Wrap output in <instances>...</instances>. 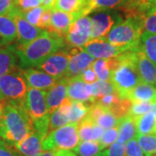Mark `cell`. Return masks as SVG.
I'll list each match as a JSON object with an SVG mask.
<instances>
[{"label":"cell","instance_id":"obj_9","mask_svg":"<svg viewBox=\"0 0 156 156\" xmlns=\"http://www.w3.org/2000/svg\"><path fill=\"white\" fill-rule=\"evenodd\" d=\"M91 22L89 15L81 16L74 20L64 37V42L71 47L83 48L90 40Z\"/></svg>","mask_w":156,"mask_h":156},{"label":"cell","instance_id":"obj_8","mask_svg":"<svg viewBox=\"0 0 156 156\" xmlns=\"http://www.w3.org/2000/svg\"><path fill=\"white\" fill-rule=\"evenodd\" d=\"M91 22L90 40L104 38L117 23L123 20L115 9H96L89 14Z\"/></svg>","mask_w":156,"mask_h":156},{"label":"cell","instance_id":"obj_4","mask_svg":"<svg viewBox=\"0 0 156 156\" xmlns=\"http://www.w3.org/2000/svg\"><path fill=\"white\" fill-rule=\"evenodd\" d=\"M23 108L32 122L34 131L46 136L50 130V114L46 102V91L28 88Z\"/></svg>","mask_w":156,"mask_h":156},{"label":"cell","instance_id":"obj_30","mask_svg":"<svg viewBox=\"0 0 156 156\" xmlns=\"http://www.w3.org/2000/svg\"><path fill=\"white\" fill-rule=\"evenodd\" d=\"M136 140L146 156H153L156 154V134H137Z\"/></svg>","mask_w":156,"mask_h":156},{"label":"cell","instance_id":"obj_41","mask_svg":"<svg viewBox=\"0 0 156 156\" xmlns=\"http://www.w3.org/2000/svg\"><path fill=\"white\" fill-rule=\"evenodd\" d=\"M125 152L126 156H146L135 138L125 143Z\"/></svg>","mask_w":156,"mask_h":156},{"label":"cell","instance_id":"obj_51","mask_svg":"<svg viewBox=\"0 0 156 156\" xmlns=\"http://www.w3.org/2000/svg\"><path fill=\"white\" fill-rule=\"evenodd\" d=\"M5 106V104H3V103H1L0 102V117H1V114H2V111H3V108Z\"/></svg>","mask_w":156,"mask_h":156},{"label":"cell","instance_id":"obj_49","mask_svg":"<svg viewBox=\"0 0 156 156\" xmlns=\"http://www.w3.org/2000/svg\"><path fill=\"white\" fill-rule=\"evenodd\" d=\"M38 156H56L55 151H44Z\"/></svg>","mask_w":156,"mask_h":156},{"label":"cell","instance_id":"obj_40","mask_svg":"<svg viewBox=\"0 0 156 156\" xmlns=\"http://www.w3.org/2000/svg\"><path fill=\"white\" fill-rule=\"evenodd\" d=\"M44 7L45 6L44 5L37 6V7L33 8V9H31L30 11L23 12V15L29 23H30L31 24H33V25L37 27L40 17H41V15L43 13Z\"/></svg>","mask_w":156,"mask_h":156},{"label":"cell","instance_id":"obj_32","mask_svg":"<svg viewBox=\"0 0 156 156\" xmlns=\"http://www.w3.org/2000/svg\"><path fill=\"white\" fill-rule=\"evenodd\" d=\"M89 105L82 101H73L69 114V122L79 123L89 112Z\"/></svg>","mask_w":156,"mask_h":156},{"label":"cell","instance_id":"obj_24","mask_svg":"<svg viewBox=\"0 0 156 156\" xmlns=\"http://www.w3.org/2000/svg\"><path fill=\"white\" fill-rule=\"evenodd\" d=\"M17 38V28L8 15H0V47L9 46Z\"/></svg>","mask_w":156,"mask_h":156},{"label":"cell","instance_id":"obj_42","mask_svg":"<svg viewBox=\"0 0 156 156\" xmlns=\"http://www.w3.org/2000/svg\"><path fill=\"white\" fill-rule=\"evenodd\" d=\"M13 2L15 7L22 12H25L42 5L41 0H13Z\"/></svg>","mask_w":156,"mask_h":156},{"label":"cell","instance_id":"obj_35","mask_svg":"<svg viewBox=\"0 0 156 156\" xmlns=\"http://www.w3.org/2000/svg\"><path fill=\"white\" fill-rule=\"evenodd\" d=\"M142 33L156 34V7L146 14L141 20Z\"/></svg>","mask_w":156,"mask_h":156},{"label":"cell","instance_id":"obj_39","mask_svg":"<svg viewBox=\"0 0 156 156\" xmlns=\"http://www.w3.org/2000/svg\"><path fill=\"white\" fill-rule=\"evenodd\" d=\"M124 2V0H91L92 10L96 9H115Z\"/></svg>","mask_w":156,"mask_h":156},{"label":"cell","instance_id":"obj_43","mask_svg":"<svg viewBox=\"0 0 156 156\" xmlns=\"http://www.w3.org/2000/svg\"><path fill=\"white\" fill-rule=\"evenodd\" d=\"M52 15V8L51 7H44L43 13L41 15L37 27L48 30L50 25V19Z\"/></svg>","mask_w":156,"mask_h":156},{"label":"cell","instance_id":"obj_36","mask_svg":"<svg viewBox=\"0 0 156 156\" xmlns=\"http://www.w3.org/2000/svg\"><path fill=\"white\" fill-rule=\"evenodd\" d=\"M118 134H119V132H118V127L117 126L104 130L101 139L98 140L101 146V147L103 149H105L108 147L112 145L114 142H115L118 139Z\"/></svg>","mask_w":156,"mask_h":156},{"label":"cell","instance_id":"obj_27","mask_svg":"<svg viewBox=\"0 0 156 156\" xmlns=\"http://www.w3.org/2000/svg\"><path fill=\"white\" fill-rule=\"evenodd\" d=\"M140 47L146 56L156 65V34L143 32L140 36Z\"/></svg>","mask_w":156,"mask_h":156},{"label":"cell","instance_id":"obj_7","mask_svg":"<svg viewBox=\"0 0 156 156\" xmlns=\"http://www.w3.org/2000/svg\"><path fill=\"white\" fill-rule=\"evenodd\" d=\"M78 123H69L51 130L42 142L43 151L71 150L79 144Z\"/></svg>","mask_w":156,"mask_h":156},{"label":"cell","instance_id":"obj_3","mask_svg":"<svg viewBox=\"0 0 156 156\" xmlns=\"http://www.w3.org/2000/svg\"><path fill=\"white\" fill-rule=\"evenodd\" d=\"M134 48L115 56L117 63L110 74L109 81L122 98H127L128 93L141 82L134 61Z\"/></svg>","mask_w":156,"mask_h":156},{"label":"cell","instance_id":"obj_46","mask_svg":"<svg viewBox=\"0 0 156 156\" xmlns=\"http://www.w3.org/2000/svg\"><path fill=\"white\" fill-rule=\"evenodd\" d=\"M14 8L13 0H0V15H8Z\"/></svg>","mask_w":156,"mask_h":156},{"label":"cell","instance_id":"obj_48","mask_svg":"<svg viewBox=\"0 0 156 156\" xmlns=\"http://www.w3.org/2000/svg\"><path fill=\"white\" fill-rule=\"evenodd\" d=\"M55 0H41V4L42 5L45 6V7H51Z\"/></svg>","mask_w":156,"mask_h":156},{"label":"cell","instance_id":"obj_23","mask_svg":"<svg viewBox=\"0 0 156 156\" xmlns=\"http://www.w3.org/2000/svg\"><path fill=\"white\" fill-rule=\"evenodd\" d=\"M17 62L16 46L9 45L7 48L0 49V76L18 69L20 67L17 66Z\"/></svg>","mask_w":156,"mask_h":156},{"label":"cell","instance_id":"obj_28","mask_svg":"<svg viewBox=\"0 0 156 156\" xmlns=\"http://www.w3.org/2000/svg\"><path fill=\"white\" fill-rule=\"evenodd\" d=\"M73 150L78 156H99L103 148L97 140H85L79 143Z\"/></svg>","mask_w":156,"mask_h":156},{"label":"cell","instance_id":"obj_17","mask_svg":"<svg viewBox=\"0 0 156 156\" xmlns=\"http://www.w3.org/2000/svg\"><path fill=\"white\" fill-rule=\"evenodd\" d=\"M67 97L73 101L94 103L95 99L90 94L89 84L84 83L80 76L76 77L68 78Z\"/></svg>","mask_w":156,"mask_h":156},{"label":"cell","instance_id":"obj_52","mask_svg":"<svg viewBox=\"0 0 156 156\" xmlns=\"http://www.w3.org/2000/svg\"><path fill=\"white\" fill-rule=\"evenodd\" d=\"M154 89H155V95H156V84L154 85Z\"/></svg>","mask_w":156,"mask_h":156},{"label":"cell","instance_id":"obj_2","mask_svg":"<svg viewBox=\"0 0 156 156\" xmlns=\"http://www.w3.org/2000/svg\"><path fill=\"white\" fill-rule=\"evenodd\" d=\"M32 122L23 106L6 103L0 117V137L10 145L21 141L33 131Z\"/></svg>","mask_w":156,"mask_h":156},{"label":"cell","instance_id":"obj_10","mask_svg":"<svg viewBox=\"0 0 156 156\" xmlns=\"http://www.w3.org/2000/svg\"><path fill=\"white\" fill-rule=\"evenodd\" d=\"M8 16L13 19L16 24L17 38V46H23L30 43L31 41L37 38L45 30L29 23L25 19V17H23L22 11H19L16 7L8 14Z\"/></svg>","mask_w":156,"mask_h":156},{"label":"cell","instance_id":"obj_18","mask_svg":"<svg viewBox=\"0 0 156 156\" xmlns=\"http://www.w3.org/2000/svg\"><path fill=\"white\" fill-rule=\"evenodd\" d=\"M78 17L79 15L76 13H68V12L52 9L50 25L48 31L56 34L60 37L64 39L70 24Z\"/></svg>","mask_w":156,"mask_h":156},{"label":"cell","instance_id":"obj_34","mask_svg":"<svg viewBox=\"0 0 156 156\" xmlns=\"http://www.w3.org/2000/svg\"><path fill=\"white\" fill-rule=\"evenodd\" d=\"M118 122H119V120L112 114L111 112L104 108L99 117L96 119L95 123L101 126L102 128L108 129V128L116 127L118 125Z\"/></svg>","mask_w":156,"mask_h":156},{"label":"cell","instance_id":"obj_54","mask_svg":"<svg viewBox=\"0 0 156 156\" xmlns=\"http://www.w3.org/2000/svg\"><path fill=\"white\" fill-rule=\"evenodd\" d=\"M99 156H100V155H99Z\"/></svg>","mask_w":156,"mask_h":156},{"label":"cell","instance_id":"obj_21","mask_svg":"<svg viewBox=\"0 0 156 156\" xmlns=\"http://www.w3.org/2000/svg\"><path fill=\"white\" fill-rule=\"evenodd\" d=\"M78 135L81 141L85 140H99L104 132V128L90 121L85 116L78 123Z\"/></svg>","mask_w":156,"mask_h":156},{"label":"cell","instance_id":"obj_15","mask_svg":"<svg viewBox=\"0 0 156 156\" xmlns=\"http://www.w3.org/2000/svg\"><path fill=\"white\" fill-rule=\"evenodd\" d=\"M23 74L27 83L28 88L41 89L44 91L49 90L59 80L54 76H51L43 70H39L37 68L23 69Z\"/></svg>","mask_w":156,"mask_h":156},{"label":"cell","instance_id":"obj_1","mask_svg":"<svg viewBox=\"0 0 156 156\" xmlns=\"http://www.w3.org/2000/svg\"><path fill=\"white\" fill-rule=\"evenodd\" d=\"M64 47V39L45 30L30 43L23 46L16 45L19 67L23 69L37 68L41 62Z\"/></svg>","mask_w":156,"mask_h":156},{"label":"cell","instance_id":"obj_31","mask_svg":"<svg viewBox=\"0 0 156 156\" xmlns=\"http://www.w3.org/2000/svg\"><path fill=\"white\" fill-rule=\"evenodd\" d=\"M92 68L100 81H109L111 67L109 59H95L92 63Z\"/></svg>","mask_w":156,"mask_h":156},{"label":"cell","instance_id":"obj_26","mask_svg":"<svg viewBox=\"0 0 156 156\" xmlns=\"http://www.w3.org/2000/svg\"><path fill=\"white\" fill-rule=\"evenodd\" d=\"M134 119L137 134H156V115L154 113L150 111Z\"/></svg>","mask_w":156,"mask_h":156},{"label":"cell","instance_id":"obj_44","mask_svg":"<svg viewBox=\"0 0 156 156\" xmlns=\"http://www.w3.org/2000/svg\"><path fill=\"white\" fill-rule=\"evenodd\" d=\"M80 77L82 78V80L87 84H92L95 83L96 81H98L97 76L95 74V70L93 69L92 66H90L87 69H85L83 72L80 75Z\"/></svg>","mask_w":156,"mask_h":156},{"label":"cell","instance_id":"obj_6","mask_svg":"<svg viewBox=\"0 0 156 156\" xmlns=\"http://www.w3.org/2000/svg\"><path fill=\"white\" fill-rule=\"evenodd\" d=\"M141 34L140 23L131 18H126L114 25L104 39L113 45L132 49L139 45Z\"/></svg>","mask_w":156,"mask_h":156},{"label":"cell","instance_id":"obj_47","mask_svg":"<svg viewBox=\"0 0 156 156\" xmlns=\"http://www.w3.org/2000/svg\"><path fill=\"white\" fill-rule=\"evenodd\" d=\"M56 156H76V154L69 150H61L56 152Z\"/></svg>","mask_w":156,"mask_h":156},{"label":"cell","instance_id":"obj_11","mask_svg":"<svg viewBox=\"0 0 156 156\" xmlns=\"http://www.w3.org/2000/svg\"><path fill=\"white\" fill-rule=\"evenodd\" d=\"M69 51L59 50L48 56L44 61L39 64L37 69L44 71L51 76L61 79L65 76L69 66Z\"/></svg>","mask_w":156,"mask_h":156},{"label":"cell","instance_id":"obj_37","mask_svg":"<svg viewBox=\"0 0 156 156\" xmlns=\"http://www.w3.org/2000/svg\"><path fill=\"white\" fill-rule=\"evenodd\" d=\"M152 104L153 103L147 102V101L132 102V106L130 108L128 115L134 117V118L143 115H145V114L152 110Z\"/></svg>","mask_w":156,"mask_h":156},{"label":"cell","instance_id":"obj_38","mask_svg":"<svg viewBox=\"0 0 156 156\" xmlns=\"http://www.w3.org/2000/svg\"><path fill=\"white\" fill-rule=\"evenodd\" d=\"M100 156H126L125 143L116 140L112 145L102 150L99 154Z\"/></svg>","mask_w":156,"mask_h":156},{"label":"cell","instance_id":"obj_13","mask_svg":"<svg viewBox=\"0 0 156 156\" xmlns=\"http://www.w3.org/2000/svg\"><path fill=\"white\" fill-rule=\"evenodd\" d=\"M83 49L95 59H109L129 50L125 47L111 44L104 38L89 40Z\"/></svg>","mask_w":156,"mask_h":156},{"label":"cell","instance_id":"obj_19","mask_svg":"<svg viewBox=\"0 0 156 156\" xmlns=\"http://www.w3.org/2000/svg\"><path fill=\"white\" fill-rule=\"evenodd\" d=\"M68 81L67 77L61 78L53 87L46 91V102L50 115L56 110L62 102L67 98Z\"/></svg>","mask_w":156,"mask_h":156},{"label":"cell","instance_id":"obj_45","mask_svg":"<svg viewBox=\"0 0 156 156\" xmlns=\"http://www.w3.org/2000/svg\"><path fill=\"white\" fill-rule=\"evenodd\" d=\"M0 156H19L13 147L5 140H0Z\"/></svg>","mask_w":156,"mask_h":156},{"label":"cell","instance_id":"obj_25","mask_svg":"<svg viewBox=\"0 0 156 156\" xmlns=\"http://www.w3.org/2000/svg\"><path fill=\"white\" fill-rule=\"evenodd\" d=\"M118 139L117 140L122 143H126L130 140L134 139L137 136V130L134 122V117L126 115L118 122Z\"/></svg>","mask_w":156,"mask_h":156},{"label":"cell","instance_id":"obj_12","mask_svg":"<svg viewBox=\"0 0 156 156\" xmlns=\"http://www.w3.org/2000/svg\"><path fill=\"white\" fill-rule=\"evenodd\" d=\"M69 62L64 77L72 78L80 76L85 69L90 67L95 60L83 48L72 47L69 50Z\"/></svg>","mask_w":156,"mask_h":156},{"label":"cell","instance_id":"obj_20","mask_svg":"<svg viewBox=\"0 0 156 156\" xmlns=\"http://www.w3.org/2000/svg\"><path fill=\"white\" fill-rule=\"evenodd\" d=\"M51 7L57 11L76 13L79 17L87 16L93 11L91 0H55Z\"/></svg>","mask_w":156,"mask_h":156},{"label":"cell","instance_id":"obj_14","mask_svg":"<svg viewBox=\"0 0 156 156\" xmlns=\"http://www.w3.org/2000/svg\"><path fill=\"white\" fill-rule=\"evenodd\" d=\"M134 61L141 82L155 85L156 65L146 56L140 47V44L134 49Z\"/></svg>","mask_w":156,"mask_h":156},{"label":"cell","instance_id":"obj_16","mask_svg":"<svg viewBox=\"0 0 156 156\" xmlns=\"http://www.w3.org/2000/svg\"><path fill=\"white\" fill-rule=\"evenodd\" d=\"M44 135L37 131H32L24 139L12 145L19 156H38L42 153V142Z\"/></svg>","mask_w":156,"mask_h":156},{"label":"cell","instance_id":"obj_5","mask_svg":"<svg viewBox=\"0 0 156 156\" xmlns=\"http://www.w3.org/2000/svg\"><path fill=\"white\" fill-rule=\"evenodd\" d=\"M28 90V85L23 74V69L0 76V102L23 106Z\"/></svg>","mask_w":156,"mask_h":156},{"label":"cell","instance_id":"obj_50","mask_svg":"<svg viewBox=\"0 0 156 156\" xmlns=\"http://www.w3.org/2000/svg\"><path fill=\"white\" fill-rule=\"evenodd\" d=\"M151 111L153 112V113H154L156 115V102H154L152 104V110Z\"/></svg>","mask_w":156,"mask_h":156},{"label":"cell","instance_id":"obj_33","mask_svg":"<svg viewBox=\"0 0 156 156\" xmlns=\"http://www.w3.org/2000/svg\"><path fill=\"white\" fill-rule=\"evenodd\" d=\"M69 122V115L62 111L58 108L56 110L50 115V129L53 130L57 128L62 127Z\"/></svg>","mask_w":156,"mask_h":156},{"label":"cell","instance_id":"obj_22","mask_svg":"<svg viewBox=\"0 0 156 156\" xmlns=\"http://www.w3.org/2000/svg\"><path fill=\"white\" fill-rule=\"evenodd\" d=\"M127 98L132 102H136V101H147L151 103L156 102L154 86L144 82H140L128 93Z\"/></svg>","mask_w":156,"mask_h":156},{"label":"cell","instance_id":"obj_53","mask_svg":"<svg viewBox=\"0 0 156 156\" xmlns=\"http://www.w3.org/2000/svg\"><path fill=\"white\" fill-rule=\"evenodd\" d=\"M153 156H156V155H153Z\"/></svg>","mask_w":156,"mask_h":156},{"label":"cell","instance_id":"obj_29","mask_svg":"<svg viewBox=\"0 0 156 156\" xmlns=\"http://www.w3.org/2000/svg\"><path fill=\"white\" fill-rule=\"evenodd\" d=\"M89 89H90V94L95 99L102 95L117 93L110 81L98 80L94 83L89 84Z\"/></svg>","mask_w":156,"mask_h":156}]
</instances>
